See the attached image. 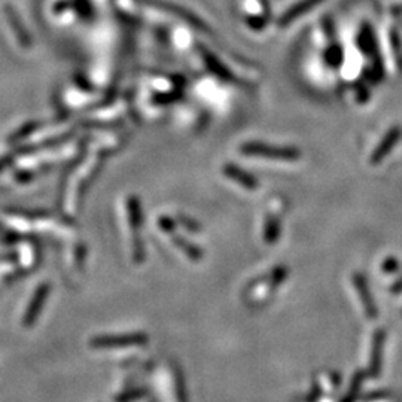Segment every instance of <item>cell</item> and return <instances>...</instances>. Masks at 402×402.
<instances>
[{"mask_svg": "<svg viewBox=\"0 0 402 402\" xmlns=\"http://www.w3.org/2000/svg\"><path fill=\"white\" fill-rule=\"evenodd\" d=\"M241 152L252 157H262L274 161H296L301 157L295 148H280L261 142H249L241 146Z\"/></svg>", "mask_w": 402, "mask_h": 402, "instance_id": "6da1fadb", "label": "cell"}, {"mask_svg": "<svg viewBox=\"0 0 402 402\" xmlns=\"http://www.w3.org/2000/svg\"><path fill=\"white\" fill-rule=\"evenodd\" d=\"M402 137V130L401 127H392L390 129L385 137L382 139V142L378 143V146L374 149V152L371 155V164H380L382 161L394 151V148L396 146V143L401 141Z\"/></svg>", "mask_w": 402, "mask_h": 402, "instance_id": "7a4b0ae2", "label": "cell"}, {"mask_svg": "<svg viewBox=\"0 0 402 402\" xmlns=\"http://www.w3.org/2000/svg\"><path fill=\"white\" fill-rule=\"evenodd\" d=\"M224 171H225V175L229 179H233L234 182L238 183V185H241L246 189H257L258 188V180L252 175H249V173H246V171L241 170L240 167H237V166L229 164V166L225 167Z\"/></svg>", "mask_w": 402, "mask_h": 402, "instance_id": "3957f363", "label": "cell"}, {"mask_svg": "<svg viewBox=\"0 0 402 402\" xmlns=\"http://www.w3.org/2000/svg\"><path fill=\"white\" fill-rule=\"evenodd\" d=\"M280 237V220L278 216H270L264 229V238L268 245H273Z\"/></svg>", "mask_w": 402, "mask_h": 402, "instance_id": "277c9868", "label": "cell"}, {"mask_svg": "<svg viewBox=\"0 0 402 402\" xmlns=\"http://www.w3.org/2000/svg\"><path fill=\"white\" fill-rule=\"evenodd\" d=\"M319 2H320V0H303L300 5H296L291 10H288V14L283 17L282 22H283V24H288V22H291L292 20L303 15L306 10H310L313 6H316Z\"/></svg>", "mask_w": 402, "mask_h": 402, "instance_id": "5b68a950", "label": "cell"}, {"mask_svg": "<svg viewBox=\"0 0 402 402\" xmlns=\"http://www.w3.org/2000/svg\"><path fill=\"white\" fill-rule=\"evenodd\" d=\"M353 282L356 285V288H358L366 308H368L370 312H371L373 303H371V295H370V291H368V283H366V280H365V278H364L362 274H354L353 275Z\"/></svg>", "mask_w": 402, "mask_h": 402, "instance_id": "8992f818", "label": "cell"}, {"mask_svg": "<svg viewBox=\"0 0 402 402\" xmlns=\"http://www.w3.org/2000/svg\"><path fill=\"white\" fill-rule=\"evenodd\" d=\"M325 60L328 63V66L331 67H338L343 62V51L340 47H337V45H334V47H331L326 54H325Z\"/></svg>", "mask_w": 402, "mask_h": 402, "instance_id": "52a82bcc", "label": "cell"}, {"mask_svg": "<svg viewBox=\"0 0 402 402\" xmlns=\"http://www.w3.org/2000/svg\"><path fill=\"white\" fill-rule=\"evenodd\" d=\"M383 268H385V271H395L396 268H398V261L396 259H394V258H390V259H387L385 264H383Z\"/></svg>", "mask_w": 402, "mask_h": 402, "instance_id": "ba28073f", "label": "cell"}]
</instances>
